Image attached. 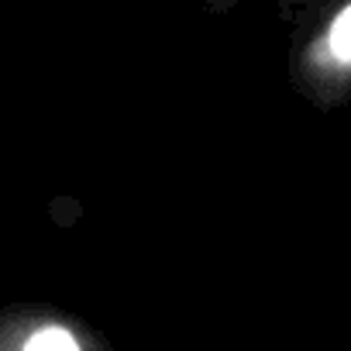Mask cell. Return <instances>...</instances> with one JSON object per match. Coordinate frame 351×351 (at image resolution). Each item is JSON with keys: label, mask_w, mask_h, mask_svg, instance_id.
<instances>
[{"label": "cell", "mask_w": 351, "mask_h": 351, "mask_svg": "<svg viewBox=\"0 0 351 351\" xmlns=\"http://www.w3.org/2000/svg\"><path fill=\"white\" fill-rule=\"evenodd\" d=\"M11 351H93V348L73 327H66L59 320H42V324L28 327Z\"/></svg>", "instance_id": "6da1fadb"}, {"label": "cell", "mask_w": 351, "mask_h": 351, "mask_svg": "<svg viewBox=\"0 0 351 351\" xmlns=\"http://www.w3.org/2000/svg\"><path fill=\"white\" fill-rule=\"evenodd\" d=\"M327 49H330V56H334V59L351 62V4L334 18L330 35H327Z\"/></svg>", "instance_id": "7a4b0ae2"}]
</instances>
